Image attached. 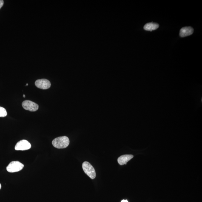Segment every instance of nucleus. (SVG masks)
<instances>
[{"mask_svg": "<svg viewBox=\"0 0 202 202\" xmlns=\"http://www.w3.org/2000/svg\"><path fill=\"white\" fill-rule=\"evenodd\" d=\"M70 143L69 138L66 136L58 137L52 141L54 147L58 149H64L67 148Z\"/></svg>", "mask_w": 202, "mask_h": 202, "instance_id": "obj_1", "label": "nucleus"}, {"mask_svg": "<svg viewBox=\"0 0 202 202\" xmlns=\"http://www.w3.org/2000/svg\"><path fill=\"white\" fill-rule=\"evenodd\" d=\"M24 167V165L18 161H12L7 166L8 172H19Z\"/></svg>", "mask_w": 202, "mask_h": 202, "instance_id": "obj_3", "label": "nucleus"}, {"mask_svg": "<svg viewBox=\"0 0 202 202\" xmlns=\"http://www.w3.org/2000/svg\"><path fill=\"white\" fill-rule=\"evenodd\" d=\"M7 115V111L4 108L0 106V117H5Z\"/></svg>", "mask_w": 202, "mask_h": 202, "instance_id": "obj_10", "label": "nucleus"}, {"mask_svg": "<svg viewBox=\"0 0 202 202\" xmlns=\"http://www.w3.org/2000/svg\"><path fill=\"white\" fill-rule=\"evenodd\" d=\"M31 147V145L28 141L25 140H23L17 143L15 149L17 151H25L28 150Z\"/></svg>", "mask_w": 202, "mask_h": 202, "instance_id": "obj_5", "label": "nucleus"}, {"mask_svg": "<svg viewBox=\"0 0 202 202\" xmlns=\"http://www.w3.org/2000/svg\"><path fill=\"white\" fill-rule=\"evenodd\" d=\"M159 27V25L157 23H149L146 24L144 26V29L146 31H152L156 30Z\"/></svg>", "mask_w": 202, "mask_h": 202, "instance_id": "obj_9", "label": "nucleus"}, {"mask_svg": "<svg viewBox=\"0 0 202 202\" xmlns=\"http://www.w3.org/2000/svg\"><path fill=\"white\" fill-rule=\"evenodd\" d=\"M35 85L38 88L43 89H48L51 85L50 81L44 79L37 80L35 82Z\"/></svg>", "mask_w": 202, "mask_h": 202, "instance_id": "obj_6", "label": "nucleus"}, {"mask_svg": "<svg viewBox=\"0 0 202 202\" xmlns=\"http://www.w3.org/2000/svg\"><path fill=\"white\" fill-rule=\"evenodd\" d=\"M22 105L23 108L26 110L31 112H35L39 108V106L36 103L30 101H24L22 103Z\"/></svg>", "mask_w": 202, "mask_h": 202, "instance_id": "obj_4", "label": "nucleus"}, {"mask_svg": "<svg viewBox=\"0 0 202 202\" xmlns=\"http://www.w3.org/2000/svg\"><path fill=\"white\" fill-rule=\"evenodd\" d=\"M194 32V29L191 27H185L182 28L180 31V36L183 38L190 36Z\"/></svg>", "mask_w": 202, "mask_h": 202, "instance_id": "obj_7", "label": "nucleus"}, {"mask_svg": "<svg viewBox=\"0 0 202 202\" xmlns=\"http://www.w3.org/2000/svg\"><path fill=\"white\" fill-rule=\"evenodd\" d=\"M23 96L24 98H25V97H26L25 95H23Z\"/></svg>", "mask_w": 202, "mask_h": 202, "instance_id": "obj_14", "label": "nucleus"}, {"mask_svg": "<svg viewBox=\"0 0 202 202\" xmlns=\"http://www.w3.org/2000/svg\"><path fill=\"white\" fill-rule=\"evenodd\" d=\"M1 183H0V189H1Z\"/></svg>", "mask_w": 202, "mask_h": 202, "instance_id": "obj_13", "label": "nucleus"}, {"mask_svg": "<svg viewBox=\"0 0 202 202\" xmlns=\"http://www.w3.org/2000/svg\"><path fill=\"white\" fill-rule=\"evenodd\" d=\"M121 202H129L127 200H123Z\"/></svg>", "mask_w": 202, "mask_h": 202, "instance_id": "obj_12", "label": "nucleus"}, {"mask_svg": "<svg viewBox=\"0 0 202 202\" xmlns=\"http://www.w3.org/2000/svg\"><path fill=\"white\" fill-rule=\"evenodd\" d=\"M82 169L85 173L92 179L96 177V172L94 168L88 162L85 161L82 165Z\"/></svg>", "mask_w": 202, "mask_h": 202, "instance_id": "obj_2", "label": "nucleus"}, {"mask_svg": "<svg viewBox=\"0 0 202 202\" xmlns=\"http://www.w3.org/2000/svg\"><path fill=\"white\" fill-rule=\"evenodd\" d=\"M133 155H122L118 159V163L120 165L126 164V163L133 158Z\"/></svg>", "mask_w": 202, "mask_h": 202, "instance_id": "obj_8", "label": "nucleus"}, {"mask_svg": "<svg viewBox=\"0 0 202 202\" xmlns=\"http://www.w3.org/2000/svg\"><path fill=\"white\" fill-rule=\"evenodd\" d=\"M28 85V84H26V86H27Z\"/></svg>", "mask_w": 202, "mask_h": 202, "instance_id": "obj_15", "label": "nucleus"}, {"mask_svg": "<svg viewBox=\"0 0 202 202\" xmlns=\"http://www.w3.org/2000/svg\"><path fill=\"white\" fill-rule=\"evenodd\" d=\"M4 4V1L3 0H0V9L2 7Z\"/></svg>", "mask_w": 202, "mask_h": 202, "instance_id": "obj_11", "label": "nucleus"}]
</instances>
